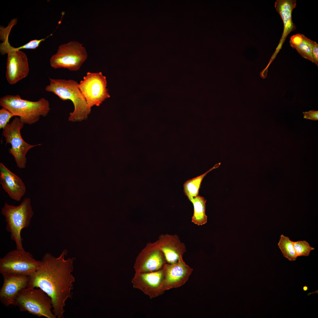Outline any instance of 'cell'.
Here are the masks:
<instances>
[{"mask_svg":"<svg viewBox=\"0 0 318 318\" xmlns=\"http://www.w3.org/2000/svg\"><path fill=\"white\" fill-rule=\"evenodd\" d=\"M68 251L64 249L57 257L46 253L36 271L29 276L27 287L39 288L51 298L52 312L58 318H63L66 302L72 297L75 278L72 274L75 258L65 259Z\"/></svg>","mask_w":318,"mask_h":318,"instance_id":"6da1fadb","label":"cell"},{"mask_svg":"<svg viewBox=\"0 0 318 318\" xmlns=\"http://www.w3.org/2000/svg\"><path fill=\"white\" fill-rule=\"evenodd\" d=\"M49 83L45 90L52 92L60 99L70 100L73 104L74 111L69 114V121L73 122L86 120L90 113L91 108L88 105L79 87V83L73 80L49 78Z\"/></svg>","mask_w":318,"mask_h":318,"instance_id":"7a4b0ae2","label":"cell"},{"mask_svg":"<svg viewBox=\"0 0 318 318\" xmlns=\"http://www.w3.org/2000/svg\"><path fill=\"white\" fill-rule=\"evenodd\" d=\"M0 105L14 116L19 117L24 124L31 125L38 122L41 117L46 116L50 110L49 101L44 98L32 101L22 99L19 95H7L0 99Z\"/></svg>","mask_w":318,"mask_h":318,"instance_id":"3957f363","label":"cell"},{"mask_svg":"<svg viewBox=\"0 0 318 318\" xmlns=\"http://www.w3.org/2000/svg\"><path fill=\"white\" fill-rule=\"evenodd\" d=\"M1 211L6 223V229L10 233L11 239L15 242L16 249L24 250L21 232L23 229L30 225L34 214L30 198H25L17 206L6 202Z\"/></svg>","mask_w":318,"mask_h":318,"instance_id":"277c9868","label":"cell"},{"mask_svg":"<svg viewBox=\"0 0 318 318\" xmlns=\"http://www.w3.org/2000/svg\"><path fill=\"white\" fill-rule=\"evenodd\" d=\"M11 29L9 26L0 28V39L2 41L0 52L2 55L7 54L6 77L9 83L13 85L27 76L29 66L26 54L10 44L9 37Z\"/></svg>","mask_w":318,"mask_h":318,"instance_id":"5b68a950","label":"cell"},{"mask_svg":"<svg viewBox=\"0 0 318 318\" xmlns=\"http://www.w3.org/2000/svg\"><path fill=\"white\" fill-rule=\"evenodd\" d=\"M15 306L21 312H27L39 317L55 318L50 297L39 288L27 287L19 294Z\"/></svg>","mask_w":318,"mask_h":318,"instance_id":"8992f818","label":"cell"},{"mask_svg":"<svg viewBox=\"0 0 318 318\" xmlns=\"http://www.w3.org/2000/svg\"><path fill=\"white\" fill-rule=\"evenodd\" d=\"M41 261L36 260L31 253L16 249L0 259V273L2 275L29 276L39 268Z\"/></svg>","mask_w":318,"mask_h":318,"instance_id":"52a82bcc","label":"cell"},{"mask_svg":"<svg viewBox=\"0 0 318 318\" xmlns=\"http://www.w3.org/2000/svg\"><path fill=\"white\" fill-rule=\"evenodd\" d=\"M87 57L82 44L72 41L59 46L57 52L51 57L49 63L54 69L63 68L76 71L80 69Z\"/></svg>","mask_w":318,"mask_h":318,"instance_id":"ba28073f","label":"cell"},{"mask_svg":"<svg viewBox=\"0 0 318 318\" xmlns=\"http://www.w3.org/2000/svg\"><path fill=\"white\" fill-rule=\"evenodd\" d=\"M24 125L19 118L16 117L11 123H8L3 129V135L5 138L6 144H10L11 145V148L9 149V152L14 157L17 167L20 169L26 167V155L28 151L32 148L42 145H31L24 140L21 130Z\"/></svg>","mask_w":318,"mask_h":318,"instance_id":"9c48e42d","label":"cell"},{"mask_svg":"<svg viewBox=\"0 0 318 318\" xmlns=\"http://www.w3.org/2000/svg\"><path fill=\"white\" fill-rule=\"evenodd\" d=\"M105 76L101 72H87L79 84V88L89 106H98L110 97Z\"/></svg>","mask_w":318,"mask_h":318,"instance_id":"30bf717a","label":"cell"},{"mask_svg":"<svg viewBox=\"0 0 318 318\" xmlns=\"http://www.w3.org/2000/svg\"><path fill=\"white\" fill-rule=\"evenodd\" d=\"M166 263L157 241L147 244L137 257L134 268L136 273L152 272L162 269Z\"/></svg>","mask_w":318,"mask_h":318,"instance_id":"8fae6325","label":"cell"},{"mask_svg":"<svg viewBox=\"0 0 318 318\" xmlns=\"http://www.w3.org/2000/svg\"><path fill=\"white\" fill-rule=\"evenodd\" d=\"M165 270L164 267L158 271L150 272L136 273L132 279L133 288L141 290L150 299L163 294Z\"/></svg>","mask_w":318,"mask_h":318,"instance_id":"7c38bea8","label":"cell"},{"mask_svg":"<svg viewBox=\"0 0 318 318\" xmlns=\"http://www.w3.org/2000/svg\"><path fill=\"white\" fill-rule=\"evenodd\" d=\"M4 282L0 290V301L5 306L15 305L20 293L28 285V276L6 275L2 276Z\"/></svg>","mask_w":318,"mask_h":318,"instance_id":"4fadbf2b","label":"cell"},{"mask_svg":"<svg viewBox=\"0 0 318 318\" xmlns=\"http://www.w3.org/2000/svg\"><path fill=\"white\" fill-rule=\"evenodd\" d=\"M164 268V289L165 291L184 285L188 280L193 270L186 263L183 258L175 263H166Z\"/></svg>","mask_w":318,"mask_h":318,"instance_id":"5bb4252c","label":"cell"},{"mask_svg":"<svg viewBox=\"0 0 318 318\" xmlns=\"http://www.w3.org/2000/svg\"><path fill=\"white\" fill-rule=\"evenodd\" d=\"M0 184L12 199L20 201L26 192L25 185L21 179L0 163Z\"/></svg>","mask_w":318,"mask_h":318,"instance_id":"9a60e30c","label":"cell"},{"mask_svg":"<svg viewBox=\"0 0 318 318\" xmlns=\"http://www.w3.org/2000/svg\"><path fill=\"white\" fill-rule=\"evenodd\" d=\"M157 241L167 263H175L183 258L186 251V247L177 235L162 234Z\"/></svg>","mask_w":318,"mask_h":318,"instance_id":"2e32d148","label":"cell"},{"mask_svg":"<svg viewBox=\"0 0 318 318\" xmlns=\"http://www.w3.org/2000/svg\"><path fill=\"white\" fill-rule=\"evenodd\" d=\"M295 0H277L275 7L283 21L284 29L282 39L284 40L292 31L296 29V26L292 19V12L296 7Z\"/></svg>","mask_w":318,"mask_h":318,"instance_id":"e0dca14e","label":"cell"},{"mask_svg":"<svg viewBox=\"0 0 318 318\" xmlns=\"http://www.w3.org/2000/svg\"><path fill=\"white\" fill-rule=\"evenodd\" d=\"M221 163H217L203 174L186 181L183 184L184 192L191 201L192 198L198 195L201 183L206 174L214 169L218 167Z\"/></svg>","mask_w":318,"mask_h":318,"instance_id":"ac0fdd59","label":"cell"},{"mask_svg":"<svg viewBox=\"0 0 318 318\" xmlns=\"http://www.w3.org/2000/svg\"><path fill=\"white\" fill-rule=\"evenodd\" d=\"M191 201L194 206L192 222L198 226L206 224L207 221V217L206 214V200L203 197L198 195L193 198Z\"/></svg>","mask_w":318,"mask_h":318,"instance_id":"d6986e66","label":"cell"},{"mask_svg":"<svg viewBox=\"0 0 318 318\" xmlns=\"http://www.w3.org/2000/svg\"><path fill=\"white\" fill-rule=\"evenodd\" d=\"M278 246L283 256L290 261L296 260L297 258L293 246V241L289 238L281 234Z\"/></svg>","mask_w":318,"mask_h":318,"instance_id":"ffe728a7","label":"cell"},{"mask_svg":"<svg viewBox=\"0 0 318 318\" xmlns=\"http://www.w3.org/2000/svg\"><path fill=\"white\" fill-rule=\"evenodd\" d=\"M314 41L308 39L304 35L302 43L299 45L290 44L304 58L314 63L312 57V48Z\"/></svg>","mask_w":318,"mask_h":318,"instance_id":"44dd1931","label":"cell"},{"mask_svg":"<svg viewBox=\"0 0 318 318\" xmlns=\"http://www.w3.org/2000/svg\"><path fill=\"white\" fill-rule=\"evenodd\" d=\"M293 246L296 254L297 256H309L310 252L315 248L311 246L309 243L305 240L293 241Z\"/></svg>","mask_w":318,"mask_h":318,"instance_id":"7402d4cb","label":"cell"},{"mask_svg":"<svg viewBox=\"0 0 318 318\" xmlns=\"http://www.w3.org/2000/svg\"><path fill=\"white\" fill-rule=\"evenodd\" d=\"M14 115L6 109L2 107L0 110V128L3 129Z\"/></svg>","mask_w":318,"mask_h":318,"instance_id":"603a6c76","label":"cell"},{"mask_svg":"<svg viewBox=\"0 0 318 318\" xmlns=\"http://www.w3.org/2000/svg\"><path fill=\"white\" fill-rule=\"evenodd\" d=\"M304 118L312 120H318V111L310 110L308 112H303Z\"/></svg>","mask_w":318,"mask_h":318,"instance_id":"cb8c5ba5","label":"cell"},{"mask_svg":"<svg viewBox=\"0 0 318 318\" xmlns=\"http://www.w3.org/2000/svg\"><path fill=\"white\" fill-rule=\"evenodd\" d=\"M303 35L298 34L291 36L290 39V44L299 45L301 44L303 40Z\"/></svg>","mask_w":318,"mask_h":318,"instance_id":"d4e9b609","label":"cell"},{"mask_svg":"<svg viewBox=\"0 0 318 318\" xmlns=\"http://www.w3.org/2000/svg\"><path fill=\"white\" fill-rule=\"evenodd\" d=\"M312 57L314 63L318 66V44L316 42L314 41L312 48Z\"/></svg>","mask_w":318,"mask_h":318,"instance_id":"484cf974","label":"cell"},{"mask_svg":"<svg viewBox=\"0 0 318 318\" xmlns=\"http://www.w3.org/2000/svg\"><path fill=\"white\" fill-rule=\"evenodd\" d=\"M303 290H304V291H307V290H308V287H307V286H304V287H303Z\"/></svg>","mask_w":318,"mask_h":318,"instance_id":"4316f807","label":"cell"}]
</instances>
